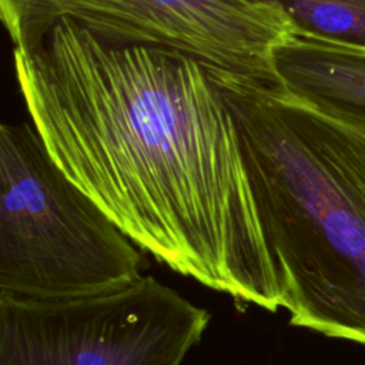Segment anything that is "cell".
<instances>
[{"instance_id":"1","label":"cell","mask_w":365,"mask_h":365,"mask_svg":"<svg viewBox=\"0 0 365 365\" xmlns=\"http://www.w3.org/2000/svg\"><path fill=\"white\" fill-rule=\"evenodd\" d=\"M14 73L51 158L140 248L235 301L282 308L238 130L204 66L58 20L14 48Z\"/></svg>"},{"instance_id":"2","label":"cell","mask_w":365,"mask_h":365,"mask_svg":"<svg viewBox=\"0 0 365 365\" xmlns=\"http://www.w3.org/2000/svg\"><path fill=\"white\" fill-rule=\"evenodd\" d=\"M210 74L238 130L289 325L365 345V133L278 81Z\"/></svg>"},{"instance_id":"3","label":"cell","mask_w":365,"mask_h":365,"mask_svg":"<svg viewBox=\"0 0 365 365\" xmlns=\"http://www.w3.org/2000/svg\"><path fill=\"white\" fill-rule=\"evenodd\" d=\"M140 248L66 173L27 123L0 127V295L66 298L144 275Z\"/></svg>"},{"instance_id":"4","label":"cell","mask_w":365,"mask_h":365,"mask_svg":"<svg viewBox=\"0 0 365 365\" xmlns=\"http://www.w3.org/2000/svg\"><path fill=\"white\" fill-rule=\"evenodd\" d=\"M210 318L153 275L80 297L0 295V365H181Z\"/></svg>"},{"instance_id":"5","label":"cell","mask_w":365,"mask_h":365,"mask_svg":"<svg viewBox=\"0 0 365 365\" xmlns=\"http://www.w3.org/2000/svg\"><path fill=\"white\" fill-rule=\"evenodd\" d=\"M14 48H29L58 20L118 46L187 56L210 73L277 81L275 46L291 31L274 7L250 0H0Z\"/></svg>"},{"instance_id":"6","label":"cell","mask_w":365,"mask_h":365,"mask_svg":"<svg viewBox=\"0 0 365 365\" xmlns=\"http://www.w3.org/2000/svg\"><path fill=\"white\" fill-rule=\"evenodd\" d=\"M272 68L294 97L365 133V51L289 33L274 48Z\"/></svg>"},{"instance_id":"7","label":"cell","mask_w":365,"mask_h":365,"mask_svg":"<svg viewBox=\"0 0 365 365\" xmlns=\"http://www.w3.org/2000/svg\"><path fill=\"white\" fill-rule=\"evenodd\" d=\"M277 9L291 31L365 51V0H250Z\"/></svg>"}]
</instances>
